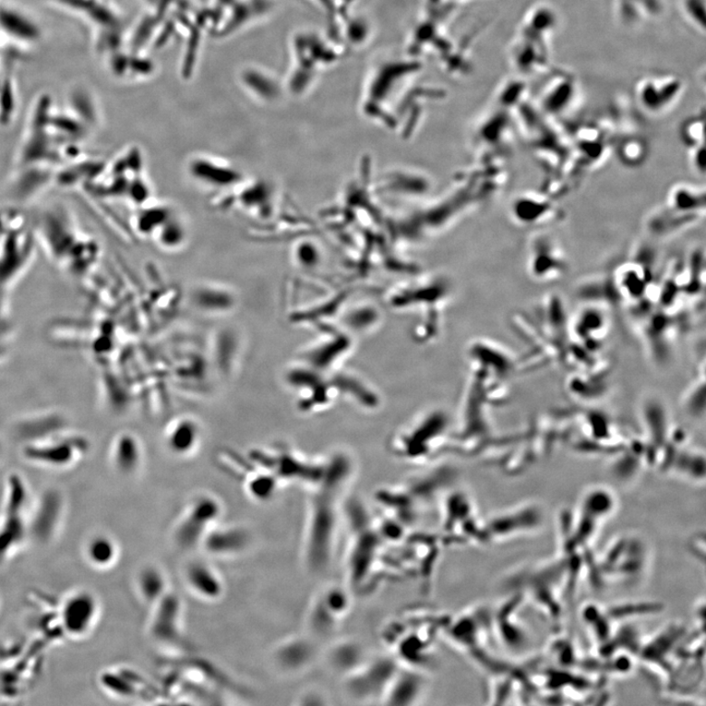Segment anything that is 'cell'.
Listing matches in <instances>:
<instances>
[{
    "label": "cell",
    "mask_w": 706,
    "mask_h": 706,
    "mask_svg": "<svg viewBox=\"0 0 706 706\" xmlns=\"http://www.w3.org/2000/svg\"><path fill=\"white\" fill-rule=\"evenodd\" d=\"M450 423L444 411L423 412L393 433L391 450L394 456L412 463L432 459L446 445L450 447Z\"/></svg>",
    "instance_id": "1"
},
{
    "label": "cell",
    "mask_w": 706,
    "mask_h": 706,
    "mask_svg": "<svg viewBox=\"0 0 706 706\" xmlns=\"http://www.w3.org/2000/svg\"><path fill=\"white\" fill-rule=\"evenodd\" d=\"M537 94V111L547 118H562L574 111L581 100V82L573 72L550 67Z\"/></svg>",
    "instance_id": "2"
},
{
    "label": "cell",
    "mask_w": 706,
    "mask_h": 706,
    "mask_svg": "<svg viewBox=\"0 0 706 706\" xmlns=\"http://www.w3.org/2000/svg\"><path fill=\"white\" fill-rule=\"evenodd\" d=\"M683 78L674 73H653L637 81L633 86L636 103L643 112L662 116L672 111L685 93Z\"/></svg>",
    "instance_id": "3"
},
{
    "label": "cell",
    "mask_w": 706,
    "mask_h": 706,
    "mask_svg": "<svg viewBox=\"0 0 706 706\" xmlns=\"http://www.w3.org/2000/svg\"><path fill=\"white\" fill-rule=\"evenodd\" d=\"M33 440L23 449V453L28 460L49 468H70L80 462L88 450L87 440L77 434L60 433Z\"/></svg>",
    "instance_id": "4"
},
{
    "label": "cell",
    "mask_w": 706,
    "mask_h": 706,
    "mask_svg": "<svg viewBox=\"0 0 706 706\" xmlns=\"http://www.w3.org/2000/svg\"><path fill=\"white\" fill-rule=\"evenodd\" d=\"M509 59L517 76L544 75L552 63V42L517 31L510 44Z\"/></svg>",
    "instance_id": "5"
},
{
    "label": "cell",
    "mask_w": 706,
    "mask_h": 706,
    "mask_svg": "<svg viewBox=\"0 0 706 706\" xmlns=\"http://www.w3.org/2000/svg\"><path fill=\"white\" fill-rule=\"evenodd\" d=\"M215 501L200 499L184 514L173 531L175 545L184 552L200 547L219 517Z\"/></svg>",
    "instance_id": "6"
},
{
    "label": "cell",
    "mask_w": 706,
    "mask_h": 706,
    "mask_svg": "<svg viewBox=\"0 0 706 706\" xmlns=\"http://www.w3.org/2000/svg\"><path fill=\"white\" fill-rule=\"evenodd\" d=\"M529 273L538 282L565 277L569 270L567 258L556 239L547 235L534 238L530 246Z\"/></svg>",
    "instance_id": "7"
},
{
    "label": "cell",
    "mask_w": 706,
    "mask_h": 706,
    "mask_svg": "<svg viewBox=\"0 0 706 706\" xmlns=\"http://www.w3.org/2000/svg\"><path fill=\"white\" fill-rule=\"evenodd\" d=\"M152 608L154 609L150 624L152 638L165 643L181 641L182 604L179 595L169 590Z\"/></svg>",
    "instance_id": "8"
},
{
    "label": "cell",
    "mask_w": 706,
    "mask_h": 706,
    "mask_svg": "<svg viewBox=\"0 0 706 706\" xmlns=\"http://www.w3.org/2000/svg\"><path fill=\"white\" fill-rule=\"evenodd\" d=\"M614 15L619 25L635 29L662 18L666 0H613Z\"/></svg>",
    "instance_id": "9"
},
{
    "label": "cell",
    "mask_w": 706,
    "mask_h": 706,
    "mask_svg": "<svg viewBox=\"0 0 706 706\" xmlns=\"http://www.w3.org/2000/svg\"><path fill=\"white\" fill-rule=\"evenodd\" d=\"M513 215L521 225L537 227L557 221L561 212L553 199L537 194H525L514 202Z\"/></svg>",
    "instance_id": "10"
},
{
    "label": "cell",
    "mask_w": 706,
    "mask_h": 706,
    "mask_svg": "<svg viewBox=\"0 0 706 706\" xmlns=\"http://www.w3.org/2000/svg\"><path fill=\"white\" fill-rule=\"evenodd\" d=\"M251 544V534L243 526L212 528L201 546L214 556H234L246 552Z\"/></svg>",
    "instance_id": "11"
},
{
    "label": "cell",
    "mask_w": 706,
    "mask_h": 706,
    "mask_svg": "<svg viewBox=\"0 0 706 706\" xmlns=\"http://www.w3.org/2000/svg\"><path fill=\"white\" fill-rule=\"evenodd\" d=\"M184 575L188 588L202 600L217 601L224 592L219 574L205 561L189 562Z\"/></svg>",
    "instance_id": "12"
},
{
    "label": "cell",
    "mask_w": 706,
    "mask_h": 706,
    "mask_svg": "<svg viewBox=\"0 0 706 706\" xmlns=\"http://www.w3.org/2000/svg\"><path fill=\"white\" fill-rule=\"evenodd\" d=\"M666 208L677 212L704 217L705 190L695 185L677 184L669 190Z\"/></svg>",
    "instance_id": "13"
},
{
    "label": "cell",
    "mask_w": 706,
    "mask_h": 706,
    "mask_svg": "<svg viewBox=\"0 0 706 706\" xmlns=\"http://www.w3.org/2000/svg\"><path fill=\"white\" fill-rule=\"evenodd\" d=\"M498 524H504V530L497 533L498 536L513 537L527 535L537 531L542 527L543 514L535 507H526L507 514Z\"/></svg>",
    "instance_id": "14"
},
{
    "label": "cell",
    "mask_w": 706,
    "mask_h": 706,
    "mask_svg": "<svg viewBox=\"0 0 706 706\" xmlns=\"http://www.w3.org/2000/svg\"><path fill=\"white\" fill-rule=\"evenodd\" d=\"M703 218L702 215L686 214L666 208L651 218L648 227L651 233L666 237L683 230L685 227L697 223Z\"/></svg>",
    "instance_id": "15"
},
{
    "label": "cell",
    "mask_w": 706,
    "mask_h": 706,
    "mask_svg": "<svg viewBox=\"0 0 706 706\" xmlns=\"http://www.w3.org/2000/svg\"><path fill=\"white\" fill-rule=\"evenodd\" d=\"M138 587L143 602L153 606L169 592L165 573L155 566L143 567L138 577Z\"/></svg>",
    "instance_id": "16"
},
{
    "label": "cell",
    "mask_w": 706,
    "mask_h": 706,
    "mask_svg": "<svg viewBox=\"0 0 706 706\" xmlns=\"http://www.w3.org/2000/svg\"><path fill=\"white\" fill-rule=\"evenodd\" d=\"M619 161L629 169H638L647 161L650 154L648 142L639 136H627L616 147Z\"/></svg>",
    "instance_id": "17"
},
{
    "label": "cell",
    "mask_w": 706,
    "mask_h": 706,
    "mask_svg": "<svg viewBox=\"0 0 706 706\" xmlns=\"http://www.w3.org/2000/svg\"><path fill=\"white\" fill-rule=\"evenodd\" d=\"M647 270L644 266L636 262H630L619 269L617 273V281L624 292L631 295H636L643 288L647 283Z\"/></svg>",
    "instance_id": "18"
},
{
    "label": "cell",
    "mask_w": 706,
    "mask_h": 706,
    "mask_svg": "<svg viewBox=\"0 0 706 706\" xmlns=\"http://www.w3.org/2000/svg\"><path fill=\"white\" fill-rule=\"evenodd\" d=\"M704 111L701 114L692 115L682 122L679 136L682 143L691 150L704 146Z\"/></svg>",
    "instance_id": "19"
},
{
    "label": "cell",
    "mask_w": 706,
    "mask_h": 706,
    "mask_svg": "<svg viewBox=\"0 0 706 706\" xmlns=\"http://www.w3.org/2000/svg\"><path fill=\"white\" fill-rule=\"evenodd\" d=\"M705 0H681L682 16L698 33L705 34Z\"/></svg>",
    "instance_id": "20"
},
{
    "label": "cell",
    "mask_w": 706,
    "mask_h": 706,
    "mask_svg": "<svg viewBox=\"0 0 706 706\" xmlns=\"http://www.w3.org/2000/svg\"><path fill=\"white\" fill-rule=\"evenodd\" d=\"M691 165L692 169L701 175L705 172V147L690 150Z\"/></svg>",
    "instance_id": "21"
}]
</instances>
